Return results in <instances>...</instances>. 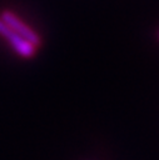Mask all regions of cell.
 <instances>
[{
  "mask_svg": "<svg viewBox=\"0 0 159 160\" xmlns=\"http://www.w3.org/2000/svg\"><path fill=\"white\" fill-rule=\"evenodd\" d=\"M0 35L8 40V42L14 49V51L18 52V55L26 58V59L33 58L35 55L38 48L35 45H33L30 41L25 40L20 35H18L15 31H13L9 26H6L3 22L1 19H0Z\"/></svg>",
  "mask_w": 159,
  "mask_h": 160,
  "instance_id": "obj_1",
  "label": "cell"
},
{
  "mask_svg": "<svg viewBox=\"0 0 159 160\" xmlns=\"http://www.w3.org/2000/svg\"><path fill=\"white\" fill-rule=\"evenodd\" d=\"M0 19L3 20V22H4L6 26H9V28H10L13 31H15L18 35H20V36L24 38L25 40L30 41V42H31L33 45H35L36 48L39 46V44H40V38H39V35H38L30 26H28L21 19H19L14 12H11V11H4Z\"/></svg>",
  "mask_w": 159,
  "mask_h": 160,
  "instance_id": "obj_2",
  "label": "cell"
}]
</instances>
